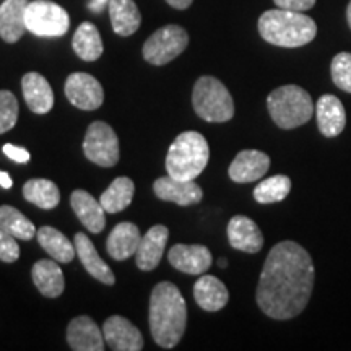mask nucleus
<instances>
[{
    "mask_svg": "<svg viewBox=\"0 0 351 351\" xmlns=\"http://www.w3.org/2000/svg\"><path fill=\"white\" fill-rule=\"evenodd\" d=\"M311 254L295 241L271 247L263 263L256 293L257 304L270 319L289 320L306 309L314 288Z\"/></svg>",
    "mask_w": 351,
    "mask_h": 351,
    "instance_id": "f257e3e1",
    "label": "nucleus"
},
{
    "mask_svg": "<svg viewBox=\"0 0 351 351\" xmlns=\"http://www.w3.org/2000/svg\"><path fill=\"white\" fill-rule=\"evenodd\" d=\"M187 327V306L171 282H161L150 296V330L161 348L171 350L181 341Z\"/></svg>",
    "mask_w": 351,
    "mask_h": 351,
    "instance_id": "f03ea898",
    "label": "nucleus"
},
{
    "mask_svg": "<svg viewBox=\"0 0 351 351\" xmlns=\"http://www.w3.org/2000/svg\"><path fill=\"white\" fill-rule=\"evenodd\" d=\"M258 33L267 43L280 47H301L317 34V25L302 12L267 10L258 19Z\"/></svg>",
    "mask_w": 351,
    "mask_h": 351,
    "instance_id": "7ed1b4c3",
    "label": "nucleus"
},
{
    "mask_svg": "<svg viewBox=\"0 0 351 351\" xmlns=\"http://www.w3.org/2000/svg\"><path fill=\"white\" fill-rule=\"evenodd\" d=\"M210 160V147L199 132H182L171 143L166 156V171L169 176L184 181H195L204 173Z\"/></svg>",
    "mask_w": 351,
    "mask_h": 351,
    "instance_id": "20e7f679",
    "label": "nucleus"
},
{
    "mask_svg": "<svg viewBox=\"0 0 351 351\" xmlns=\"http://www.w3.org/2000/svg\"><path fill=\"white\" fill-rule=\"evenodd\" d=\"M267 108L275 124L285 130L304 125L315 112L311 95L298 85H285L271 91Z\"/></svg>",
    "mask_w": 351,
    "mask_h": 351,
    "instance_id": "39448f33",
    "label": "nucleus"
},
{
    "mask_svg": "<svg viewBox=\"0 0 351 351\" xmlns=\"http://www.w3.org/2000/svg\"><path fill=\"white\" fill-rule=\"evenodd\" d=\"M192 104L197 116L207 122H228L234 116V101L218 78L200 77L195 82Z\"/></svg>",
    "mask_w": 351,
    "mask_h": 351,
    "instance_id": "423d86ee",
    "label": "nucleus"
},
{
    "mask_svg": "<svg viewBox=\"0 0 351 351\" xmlns=\"http://www.w3.org/2000/svg\"><path fill=\"white\" fill-rule=\"evenodd\" d=\"M25 21L26 29L41 38L64 36L70 26L69 13L65 12V8L51 0L29 2L26 7Z\"/></svg>",
    "mask_w": 351,
    "mask_h": 351,
    "instance_id": "0eeeda50",
    "label": "nucleus"
},
{
    "mask_svg": "<svg viewBox=\"0 0 351 351\" xmlns=\"http://www.w3.org/2000/svg\"><path fill=\"white\" fill-rule=\"evenodd\" d=\"M189 34L182 26L168 25L156 29L143 44V57L152 65H166L186 51Z\"/></svg>",
    "mask_w": 351,
    "mask_h": 351,
    "instance_id": "6e6552de",
    "label": "nucleus"
},
{
    "mask_svg": "<svg viewBox=\"0 0 351 351\" xmlns=\"http://www.w3.org/2000/svg\"><path fill=\"white\" fill-rule=\"evenodd\" d=\"M83 153L91 163L111 168L119 161V138L112 127L103 121H96L88 127L83 140Z\"/></svg>",
    "mask_w": 351,
    "mask_h": 351,
    "instance_id": "1a4fd4ad",
    "label": "nucleus"
},
{
    "mask_svg": "<svg viewBox=\"0 0 351 351\" xmlns=\"http://www.w3.org/2000/svg\"><path fill=\"white\" fill-rule=\"evenodd\" d=\"M65 96L73 106L83 111H95L104 101V91L101 83L93 75L75 72L65 82Z\"/></svg>",
    "mask_w": 351,
    "mask_h": 351,
    "instance_id": "9d476101",
    "label": "nucleus"
},
{
    "mask_svg": "<svg viewBox=\"0 0 351 351\" xmlns=\"http://www.w3.org/2000/svg\"><path fill=\"white\" fill-rule=\"evenodd\" d=\"M176 270L187 275H204L212 267V252L202 244H176L168 254Z\"/></svg>",
    "mask_w": 351,
    "mask_h": 351,
    "instance_id": "9b49d317",
    "label": "nucleus"
},
{
    "mask_svg": "<svg viewBox=\"0 0 351 351\" xmlns=\"http://www.w3.org/2000/svg\"><path fill=\"white\" fill-rule=\"evenodd\" d=\"M106 345L114 351H140L143 348L142 333L129 319L112 315L103 326Z\"/></svg>",
    "mask_w": 351,
    "mask_h": 351,
    "instance_id": "f8f14e48",
    "label": "nucleus"
},
{
    "mask_svg": "<svg viewBox=\"0 0 351 351\" xmlns=\"http://www.w3.org/2000/svg\"><path fill=\"white\" fill-rule=\"evenodd\" d=\"M153 191L160 200L174 202V204L187 207V205L199 204L204 199V192L195 181H184V179H176L173 176H165V178L156 179L153 184Z\"/></svg>",
    "mask_w": 351,
    "mask_h": 351,
    "instance_id": "ddd939ff",
    "label": "nucleus"
},
{
    "mask_svg": "<svg viewBox=\"0 0 351 351\" xmlns=\"http://www.w3.org/2000/svg\"><path fill=\"white\" fill-rule=\"evenodd\" d=\"M228 241L236 251L257 254L263 247V234L257 223L244 215H236L228 223Z\"/></svg>",
    "mask_w": 351,
    "mask_h": 351,
    "instance_id": "4468645a",
    "label": "nucleus"
},
{
    "mask_svg": "<svg viewBox=\"0 0 351 351\" xmlns=\"http://www.w3.org/2000/svg\"><path fill=\"white\" fill-rule=\"evenodd\" d=\"M270 168V156L258 150H243L236 155L230 165L228 174L231 181L238 184H249L258 181Z\"/></svg>",
    "mask_w": 351,
    "mask_h": 351,
    "instance_id": "2eb2a0df",
    "label": "nucleus"
},
{
    "mask_svg": "<svg viewBox=\"0 0 351 351\" xmlns=\"http://www.w3.org/2000/svg\"><path fill=\"white\" fill-rule=\"evenodd\" d=\"M168 228L163 225H155L147 231V234L140 241L137 254H135V261H137L140 270L152 271L160 265L166 243H168Z\"/></svg>",
    "mask_w": 351,
    "mask_h": 351,
    "instance_id": "dca6fc26",
    "label": "nucleus"
},
{
    "mask_svg": "<svg viewBox=\"0 0 351 351\" xmlns=\"http://www.w3.org/2000/svg\"><path fill=\"white\" fill-rule=\"evenodd\" d=\"M67 341L75 351H103L106 348L103 332L88 315H80L69 324Z\"/></svg>",
    "mask_w": 351,
    "mask_h": 351,
    "instance_id": "f3484780",
    "label": "nucleus"
},
{
    "mask_svg": "<svg viewBox=\"0 0 351 351\" xmlns=\"http://www.w3.org/2000/svg\"><path fill=\"white\" fill-rule=\"evenodd\" d=\"M317 127L324 137H337L346 125V112L343 103L333 95H322L315 104Z\"/></svg>",
    "mask_w": 351,
    "mask_h": 351,
    "instance_id": "a211bd4d",
    "label": "nucleus"
},
{
    "mask_svg": "<svg viewBox=\"0 0 351 351\" xmlns=\"http://www.w3.org/2000/svg\"><path fill=\"white\" fill-rule=\"evenodd\" d=\"M70 205H72L73 212H75L82 225L88 231L98 234L104 230V226H106V210L93 195L78 189V191H73L72 197H70Z\"/></svg>",
    "mask_w": 351,
    "mask_h": 351,
    "instance_id": "6ab92c4d",
    "label": "nucleus"
},
{
    "mask_svg": "<svg viewBox=\"0 0 351 351\" xmlns=\"http://www.w3.org/2000/svg\"><path fill=\"white\" fill-rule=\"evenodd\" d=\"M29 0H5L0 5V38L5 43H16L26 29L25 13Z\"/></svg>",
    "mask_w": 351,
    "mask_h": 351,
    "instance_id": "aec40b11",
    "label": "nucleus"
},
{
    "mask_svg": "<svg viewBox=\"0 0 351 351\" xmlns=\"http://www.w3.org/2000/svg\"><path fill=\"white\" fill-rule=\"evenodd\" d=\"M21 90L28 108L34 114H47L54 106V93L41 73L29 72L21 78Z\"/></svg>",
    "mask_w": 351,
    "mask_h": 351,
    "instance_id": "412c9836",
    "label": "nucleus"
},
{
    "mask_svg": "<svg viewBox=\"0 0 351 351\" xmlns=\"http://www.w3.org/2000/svg\"><path fill=\"white\" fill-rule=\"evenodd\" d=\"M140 241H142V236H140L137 225L129 221L119 223V225L114 226V230L108 238V254L114 261H127V258L137 254Z\"/></svg>",
    "mask_w": 351,
    "mask_h": 351,
    "instance_id": "4be33fe9",
    "label": "nucleus"
},
{
    "mask_svg": "<svg viewBox=\"0 0 351 351\" xmlns=\"http://www.w3.org/2000/svg\"><path fill=\"white\" fill-rule=\"evenodd\" d=\"M73 244H75L77 256L80 257L83 267H85L88 274L104 285L116 283V276H114L112 270L109 269L108 263L99 257L98 251H96L93 243H91V239L88 238L85 232H77Z\"/></svg>",
    "mask_w": 351,
    "mask_h": 351,
    "instance_id": "5701e85b",
    "label": "nucleus"
},
{
    "mask_svg": "<svg viewBox=\"0 0 351 351\" xmlns=\"http://www.w3.org/2000/svg\"><path fill=\"white\" fill-rule=\"evenodd\" d=\"M194 298L202 309L208 311V313H217L228 304L230 291L217 276L202 275L194 285Z\"/></svg>",
    "mask_w": 351,
    "mask_h": 351,
    "instance_id": "b1692460",
    "label": "nucleus"
},
{
    "mask_svg": "<svg viewBox=\"0 0 351 351\" xmlns=\"http://www.w3.org/2000/svg\"><path fill=\"white\" fill-rule=\"evenodd\" d=\"M32 276L34 287L39 289L43 296L57 298L64 293L65 280L62 269L54 261H38L32 269Z\"/></svg>",
    "mask_w": 351,
    "mask_h": 351,
    "instance_id": "393cba45",
    "label": "nucleus"
},
{
    "mask_svg": "<svg viewBox=\"0 0 351 351\" xmlns=\"http://www.w3.org/2000/svg\"><path fill=\"white\" fill-rule=\"evenodd\" d=\"M109 16L114 33L119 36H132L142 23V15L134 0H111Z\"/></svg>",
    "mask_w": 351,
    "mask_h": 351,
    "instance_id": "a878e982",
    "label": "nucleus"
},
{
    "mask_svg": "<svg viewBox=\"0 0 351 351\" xmlns=\"http://www.w3.org/2000/svg\"><path fill=\"white\" fill-rule=\"evenodd\" d=\"M36 236H38L39 244H41V247L49 254L56 262L69 263L72 262L73 257L77 256L75 244L70 243L67 236L62 234L59 230H56V228L52 226L39 228Z\"/></svg>",
    "mask_w": 351,
    "mask_h": 351,
    "instance_id": "bb28decb",
    "label": "nucleus"
},
{
    "mask_svg": "<svg viewBox=\"0 0 351 351\" xmlns=\"http://www.w3.org/2000/svg\"><path fill=\"white\" fill-rule=\"evenodd\" d=\"M72 46L75 54L86 62H93V60L99 59L104 51L103 39H101L98 28L90 21H85L78 26L75 34H73Z\"/></svg>",
    "mask_w": 351,
    "mask_h": 351,
    "instance_id": "cd10ccee",
    "label": "nucleus"
},
{
    "mask_svg": "<svg viewBox=\"0 0 351 351\" xmlns=\"http://www.w3.org/2000/svg\"><path fill=\"white\" fill-rule=\"evenodd\" d=\"M135 192V184L132 179L122 178L114 179L111 186L103 192V195L99 197L101 205L106 210V213H119L122 210H125L132 204Z\"/></svg>",
    "mask_w": 351,
    "mask_h": 351,
    "instance_id": "c85d7f7f",
    "label": "nucleus"
},
{
    "mask_svg": "<svg viewBox=\"0 0 351 351\" xmlns=\"http://www.w3.org/2000/svg\"><path fill=\"white\" fill-rule=\"evenodd\" d=\"M23 197L29 204L43 210H52L59 205V187L49 179H32L23 186Z\"/></svg>",
    "mask_w": 351,
    "mask_h": 351,
    "instance_id": "c756f323",
    "label": "nucleus"
},
{
    "mask_svg": "<svg viewBox=\"0 0 351 351\" xmlns=\"http://www.w3.org/2000/svg\"><path fill=\"white\" fill-rule=\"evenodd\" d=\"M0 228L20 241H32L38 232L33 223L20 210L10 205L0 207Z\"/></svg>",
    "mask_w": 351,
    "mask_h": 351,
    "instance_id": "7c9ffc66",
    "label": "nucleus"
},
{
    "mask_svg": "<svg viewBox=\"0 0 351 351\" xmlns=\"http://www.w3.org/2000/svg\"><path fill=\"white\" fill-rule=\"evenodd\" d=\"M289 191H291V179L285 174H276L258 182V186L254 189V199L258 204H276L287 199Z\"/></svg>",
    "mask_w": 351,
    "mask_h": 351,
    "instance_id": "2f4dec72",
    "label": "nucleus"
},
{
    "mask_svg": "<svg viewBox=\"0 0 351 351\" xmlns=\"http://www.w3.org/2000/svg\"><path fill=\"white\" fill-rule=\"evenodd\" d=\"M332 80L345 93H351V54L340 52L332 59Z\"/></svg>",
    "mask_w": 351,
    "mask_h": 351,
    "instance_id": "473e14b6",
    "label": "nucleus"
},
{
    "mask_svg": "<svg viewBox=\"0 0 351 351\" xmlns=\"http://www.w3.org/2000/svg\"><path fill=\"white\" fill-rule=\"evenodd\" d=\"M19 121V101L12 91L0 90V134L12 130Z\"/></svg>",
    "mask_w": 351,
    "mask_h": 351,
    "instance_id": "72a5a7b5",
    "label": "nucleus"
},
{
    "mask_svg": "<svg viewBox=\"0 0 351 351\" xmlns=\"http://www.w3.org/2000/svg\"><path fill=\"white\" fill-rule=\"evenodd\" d=\"M20 257V247L16 243V238H13L12 234H8L7 231H3L0 228V261L12 263L19 261Z\"/></svg>",
    "mask_w": 351,
    "mask_h": 351,
    "instance_id": "f704fd0d",
    "label": "nucleus"
},
{
    "mask_svg": "<svg viewBox=\"0 0 351 351\" xmlns=\"http://www.w3.org/2000/svg\"><path fill=\"white\" fill-rule=\"evenodd\" d=\"M275 5L283 10L306 12L315 5V0H274Z\"/></svg>",
    "mask_w": 351,
    "mask_h": 351,
    "instance_id": "c9c22d12",
    "label": "nucleus"
},
{
    "mask_svg": "<svg viewBox=\"0 0 351 351\" xmlns=\"http://www.w3.org/2000/svg\"><path fill=\"white\" fill-rule=\"evenodd\" d=\"M3 153H5L12 161H15V163H28L29 158H32V155H29V152L26 150V148L15 147V145L12 143L3 145Z\"/></svg>",
    "mask_w": 351,
    "mask_h": 351,
    "instance_id": "e433bc0d",
    "label": "nucleus"
},
{
    "mask_svg": "<svg viewBox=\"0 0 351 351\" xmlns=\"http://www.w3.org/2000/svg\"><path fill=\"white\" fill-rule=\"evenodd\" d=\"M109 2L111 0H90L88 7H90V10L93 13H101L104 10V7L109 5Z\"/></svg>",
    "mask_w": 351,
    "mask_h": 351,
    "instance_id": "4c0bfd02",
    "label": "nucleus"
},
{
    "mask_svg": "<svg viewBox=\"0 0 351 351\" xmlns=\"http://www.w3.org/2000/svg\"><path fill=\"white\" fill-rule=\"evenodd\" d=\"M173 8H178V10H186L187 7H191V3L194 0H166Z\"/></svg>",
    "mask_w": 351,
    "mask_h": 351,
    "instance_id": "58836bf2",
    "label": "nucleus"
},
{
    "mask_svg": "<svg viewBox=\"0 0 351 351\" xmlns=\"http://www.w3.org/2000/svg\"><path fill=\"white\" fill-rule=\"evenodd\" d=\"M12 186H13V181H12L10 176H8V173H3V171H0V187L12 189Z\"/></svg>",
    "mask_w": 351,
    "mask_h": 351,
    "instance_id": "ea45409f",
    "label": "nucleus"
},
{
    "mask_svg": "<svg viewBox=\"0 0 351 351\" xmlns=\"http://www.w3.org/2000/svg\"><path fill=\"white\" fill-rule=\"evenodd\" d=\"M346 20H348V26H350V29H351V0H350V3H348V7H346Z\"/></svg>",
    "mask_w": 351,
    "mask_h": 351,
    "instance_id": "a19ab883",
    "label": "nucleus"
},
{
    "mask_svg": "<svg viewBox=\"0 0 351 351\" xmlns=\"http://www.w3.org/2000/svg\"><path fill=\"white\" fill-rule=\"evenodd\" d=\"M219 267H221V269H225V267L228 265V261H226V258H219Z\"/></svg>",
    "mask_w": 351,
    "mask_h": 351,
    "instance_id": "79ce46f5",
    "label": "nucleus"
}]
</instances>
